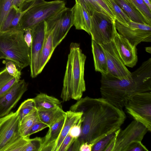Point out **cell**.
I'll list each match as a JSON object with an SVG mask.
<instances>
[{"mask_svg":"<svg viewBox=\"0 0 151 151\" xmlns=\"http://www.w3.org/2000/svg\"><path fill=\"white\" fill-rule=\"evenodd\" d=\"M70 110L83 113L81 134L69 149L78 151L80 145L87 142L93 146L99 141L119 129L126 116L123 109L104 99L86 96L81 98Z\"/></svg>","mask_w":151,"mask_h":151,"instance_id":"6da1fadb","label":"cell"},{"mask_svg":"<svg viewBox=\"0 0 151 151\" xmlns=\"http://www.w3.org/2000/svg\"><path fill=\"white\" fill-rule=\"evenodd\" d=\"M101 74V98L122 109L134 94L151 90V58L131 73L130 79L120 80L108 75Z\"/></svg>","mask_w":151,"mask_h":151,"instance_id":"7a4b0ae2","label":"cell"},{"mask_svg":"<svg viewBox=\"0 0 151 151\" xmlns=\"http://www.w3.org/2000/svg\"><path fill=\"white\" fill-rule=\"evenodd\" d=\"M86 58L79 44L71 43L60 95L63 101L71 99L78 101L85 91L84 73Z\"/></svg>","mask_w":151,"mask_h":151,"instance_id":"3957f363","label":"cell"},{"mask_svg":"<svg viewBox=\"0 0 151 151\" xmlns=\"http://www.w3.org/2000/svg\"><path fill=\"white\" fill-rule=\"evenodd\" d=\"M20 29L0 31V50L21 70L29 65V48Z\"/></svg>","mask_w":151,"mask_h":151,"instance_id":"277c9868","label":"cell"},{"mask_svg":"<svg viewBox=\"0 0 151 151\" xmlns=\"http://www.w3.org/2000/svg\"><path fill=\"white\" fill-rule=\"evenodd\" d=\"M66 7L65 1L61 0L45 1L35 5L28 10L22 16L19 23L20 29L24 32L28 29H31Z\"/></svg>","mask_w":151,"mask_h":151,"instance_id":"5b68a950","label":"cell"},{"mask_svg":"<svg viewBox=\"0 0 151 151\" xmlns=\"http://www.w3.org/2000/svg\"><path fill=\"white\" fill-rule=\"evenodd\" d=\"M127 112L134 120L151 131V90L136 93L125 105Z\"/></svg>","mask_w":151,"mask_h":151,"instance_id":"8992f818","label":"cell"},{"mask_svg":"<svg viewBox=\"0 0 151 151\" xmlns=\"http://www.w3.org/2000/svg\"><path fill=\"white\" fill-rule=\"evenodd\" d=\"M90 35L92 40L101 45L111 41L117 31L115 19L101 12L95 11L91 16Z\"/></svg>","mask_w":151,"mask_h":151,"instance_id":"52a82bcc","label":"cell"},{"mask_svg":"<svg viewBox=\"0 0 151 151\" xmlns=\"http://www.w3.org/2000/svg\"><path fill=\"white\" fill-rule=\"evenodd\" d=\"M45 22L46 31L52 32L55 49L73 26L71 8L66 7Z\"/></svg>","mask_w":151,"mask_h":151,"instance_id":"ba28073f","label":"cell"},{"mask_svg":"<svg viewBox=\"0 0 151 151\" xmlns=\"http://www.w3.org/2000/svg\"><path fill=\"white\" fill-rule=\"evenodd\" d=\"M115 26L118 32L136 46L142 42H151V26L131 21L129 24L115 19Z\"/></svg>","mask_w":151,"mask_h":151,"instance_id":"9c48e42d","label":"cell"},{"mask_svg":"<svg viewBox=\"0 0 151 151\" xmlns=\"http://www.w3.org/2000/svg\"><path fill=\"white\" fill-rule=\"evenodd\" d=\"M104 53L108 75L120 80L131 78V73L124 65L112 41L100 45Z\"/></svg>","mask_w":151,"mask_h":151,"instance_id":"30bf717a","label":"cell"},{"mask_svg":"<svg viewBox=\"0 0 151 151\" xmlns=\"http://www.w3.org/2000/svg\"><path fill=\"white\" fill-rule=\"evenodd\" d=\"M20 120L17 112H11L2 117L0 122V151L5 149L21 136Z\"/></svg>","mask_w":151,"mask_h":151,"instance_id":"8fae6325","label":"cell"},{"mask_svg":"<svg viewBox=\"0 0 151 151\" xmlns=\"http://www.w3.org/2000/svg\"><path fill=\"white\" fill-rule=\"evenodd\" d=\"M32 40L29 48L30 76L35 78L38 75V65L46 35L45 22H42L31 29Z\"/></svg>","mask_w":151,"mask_h":151,"instance_id":"7c38bea8","label":"cell"},{"mask_svg":"<svg viewBox=\"0 0 151 151\" xmlns=\"http://www.w3.org/2000/svg\"><path fill=\"white\" fill-rule=\"evenodd\" d=\"M148 131L145 125L134 120L124 129L120 130L117 136L113 151H123L132 142L142 141Z\"/></svg>","mask_w":151,"mask_h":151,"instance_id":"4fadbf2b","label":"cell"},{"mask_svg":"<svg viewBox=\"0 0 151 151\" xmlns=\"http://www.w3.org/2000/svg\"><path fill=\"white\" fill-rule=\"evenodd\" d=\"M28 86L24 79L20 80L0 97V118L9 114L27 91Z\"/></svg>","mask_w":151,"mask_h":151,"instance_id":"5bb4252c","label":"cell"},{"mask_svg":"<svg viewBox=\"0 0 151 151\" xmlns=\"http://www.w3.org/2000/svg\"><path fill=\"white\" fill-rule=\"evenodd\" d=\"M124 65L133 68L138 61L137 49L116 31L112 40Z\"/></svg>","mask_w":151,"mask_h":151,"instance_id":"9a60e30c","label":"cell"},{"mask_svg":"<svg viewBox=\"0 0 151 151\" xmlns=\"http://www.w3.org/2000/svg\"><path fill=\"white\" fill-rule=\"evenodd\" d=\"M73 23L77 29L83 30L91 34V16L87 11L80 4L76 3L71 8Z\"/></svg>","mask_w":151,"mask_h":151,"instance_id":"2e32d148","label":"cell"},{"mask_svg":"<svg viewBox=\"0 0 151 151\" xmlns=\"http://www.w3.org/2000/svg\"><path fill=\"white\" fill-rule=\"evenodd\" d=\"M65 116L49 127L42 142L40 151H52L63 125Z\"/></svg>","mask_w":151,"mask_h":151,"instance_id":"e0dca14e","label":"cell"},{"mask_svg":"<svg viewBox=\"0 0 151 151\" xmlns=\"http://www.w3.org/2000/svg\"><path fill=\"white\" fill-rule=\"evenodd\" d=\"M82 114V112H76L70 110L65 112L63 125L52 151H58L59 147L68 134L71 128L81 118Z\"/></svg>","mask_w":151,"mask_h":151,"instance_id":"ac0fdd59","label":"cell"},{"mask_svg":"<svg viewBox=\"0 0 151 151\" xmlns=\"http://www.w3.org/2000/svg\"><path fill=\"white\" fill-rule=\"evenodd\" d=\"M52 32L46 31L38 65V74L40 73L51 58L54 50Z\"/></svg>","mask_w":151,"mask_h":151,"instance_id":"d6986e66","label":"cell"},{"mask_svg":"<svg viewBox=\"0 0 151 151\" xmlns=\"http://www.w3.org/2000/svg\"><path fill=\"white\" fill-rule=\"evenodd\" d=\"M91 48L95 70L101 74H108L106 59L100 45L92 40Z\"/></svg>","mask_w":151,"mask_h":151,"instance_id":"ffe728a7","label":"cell"},{"mask_svg":"<svg viewBox=\"0 0 151 151\" xmlns=\"http://www.w3.org/2000/svg\"><path fill=\"white\" fill-rule=\"evenodd\" d=\"M128 16L130 19L136 22L151 25L129 0H114Z\"/></svg>","mask_w":151,"mask_h":151,"instance_id":"44dd1931","label":"cell"},{"mask_svg":"<svg viewBox=\"0 0 151 151\" xmlns=\"http://www.w3.org/2000/svg\"><path fill=\"white\" fill-rule=\"evenodd\" d=\"M37 110L54 109L62 107L61 101L57 98L41 93L33 98Z\"/></svg>","mask_w":151,"mask_h":151,"instance_id":"7402d4cb","label":"cell"},{"mask_svg":"<svg viewBox=\"0 0 151 151\" xmlns=\"http://www.w3.org/2000/svg\"><path fill=\"white\" fill-rule=\"evenodd\" d=\"M37 111L40 120L47 125L48 127L64 116L65 114L62 107Z\"/></svg>","mask_w":151,"mask_h":151,"instance_id":"603a6c76","label":"cell"},{"mask_svg":"<svg viewBox=\"0 0 151 151\" xmlns=\"http://www.w3.org/2000/svg\"><path fill=\"white\" fill-rule=\"evenodd\" d=\"M18 80L10 75L6 68L0 71V97L6 93Z\"/></svg>","mask_w":151,"mask_h":151,"instance_id":"cb8c5ba5","label":"cell"},{"mask_svg":"<svg viewBox=\"0 0 151 151\" xmlns=\"http://www.w3.org/2000/svg\"><path fill=\"white\" fill-rule=\"evenodd\" d=\"M40 120L37 111L35 109L25 116L20 121L19 132L22 137H24L27 131L37 121Z\"/></svg>","mask_w":151,"mask_h":151,"instance_id":"d4e9b609","label":"cell"},{"mask_svg":"<svg viewBox=\"0 0 151 151\" xmlns=\"http://www.w3.org/2000/svg\"><path fill=\"white\" fill-rule=\"evenodd\" d=\"M75 0L76 3L82 6L87 11L91 16L95 11L101 12L108 16L107 13L94 0Z\"/></svg>","mask_w":151,"mask_h":151,"instance_id":"484cf974","label":"cell"},{"mask_svg":"<svg viewBox=\"0 0 151 151\" xmlns=\"http://www.w3.org/2000/svg\"><path fill=\"white\" fill-rule=\"evenodd\" d=\"M35 109H36L34 99H29L21 104L16 112L20 121L25 116Z\"/></svg>","mask_w":151,"mask_h":151,"instance_id":"4316f807","label":"cell"},{"mask_svg":"<svg viewBox=\"0 0 151 151\" xmlns=\"http://www.w3.org/2000/svg\"><path fill=\"white\" fill-rule=\"evenodd\" d=\"M29 139V136H21L7 147L4 151H24Z\"/></svg>","mask_w":151,"mask_h":151,"instance_id":"83f0119b","label":"cell"},{"mask_svg":"<svg viewBox=\"0 0 151 151\" xmlns=\"http://www.w3.org/2000/svg\"><path fill=\"white\" fill-rule=\"evenodd\" d=\"M143 16L151 23V13L143 0H129Z\"/></svg>","mask_w":151,"mask_h":151,"instance_id":"f1b7e54d","label":"cell"},{"mask_svg":"<svg viewBox=\"0 0 151 151\" xmlns=\"http://www.w3.org/2000/svg\"><path fill=\"white\" fill-rule=\"evenodd\" d=\"M13 0H0V29L12 6Z\"/></svg>","mask_w":151,"mask_h":151,"instance_id":"f546056e","label":"cell"},{"mask_svg":"<svg viewBox=\"0 0 151 151\" xmlns=\"http://www.w3.org/2000/svg\"><path fill=\"white\" fill-rule=\"evenodd\" d=\"M116 131L103 138L92 147V151H104L110 140L116 134Z\"/></svg>","mask_w":151,"mask_h":151,"instance_id":"4dcf8cb0","label":"cell"},{"mask_svg":"<svg viewBox=\"0 0 151 151\" xmlns=\"http://www.w3.org/2000/svg\"><path fill=\"white\" fill-rule=\"evenodd\" d=\"M18 9V8L12 6V7L10 11L1 27L0 31H5L9 30L11 23Z\"/></svg>","mask_w":151,"mask_h":151,"instance_id":"1f68e13d","label":"cell"},{"mask_svg":"<svg viewBox=\"0 0 151 151\" xmlns=\"http://www.w3.org/2000/svg\"><path fill=\"white\" fill-rule=\"evenodd\" d=\"M16 66L12 61L9 60L6 63L5 68L10 75L20 80L21 75V70H18Z\"/></svg>","mask_w":151,"mask_h":151,"instance_id":"d6a6232c","label":"cell"},{"mask_svg":"<svg viewBox=\"0 0 151 151\" xmlns=\"http://www.w3.org/2000/svg\"><path fill=\"white\" fill-rule=\"evenodd\" d=\"M48 127L47 125L40 120L36 122L26 133L24 137H29L32 134Z\"/></svg>","mask_w":151,"mask_h":151,"instance_id":"836d02e7","label":"cell"},{"mask_svg":"<svg viewBox=\"0 0 151 151\" xmlns=\"http://www.w3.org/2000/svg\"><path fill=\"white\" fill-rule=\"evenodd\" d=\"M146 147L141 141H136L132 142L123 151H148Z\"/></svg>","mask_w":151,"mask_h":151,"instance_id":"e575fe53","label":"cell"},{"mask_svg":"<svg viewBox=\"0 0 151 151\" xmlns=\"http://www.w3.org/2000/svg\"><path fill=\"white\" fill-rule=\"evenodd\" d=\"M76 139L72 137L68 133L59 147L58 151H68Z\"/></svg>","mask_w":151,"mask_h":151,"instance_id":"d590c367","label":"cell"},{"mask_svg":"<svg viewBox=\"0 0 151 151\" xmlns=\"http://www.w3.org/2000/svg\"><path fill=\"white\" fill-rule=\"evenodd\" d=\"M82 119L81 118L71 128L68 134L72 137L77 139L80 136L81 129Z\"/></svg>","mask_w":151,"mask_h":151,"instance_id":"8d00e7d4","label":"cell"},{"mask_svg":"<svg viewBox=\"0 0 151 151\" xmlns=\"http://www.w3.org/2000/svg\"><path fill=\"white\" fill-rule=\"evenodd\" d=\"M25 13L24 12H21L18 9L11 23L8 30L20 29L19 23L21 18Z\"/></svg>","mask_w":151,"mask_h":151,"instance_id":"74e56055","label":"cell"},{"mask_svg":"<svg viewBox=\"0 0 151 151\" xmlns=\"http://www.w3.org/2000/svg\"><path fill=\"white\" fill-rule=\"evenodd\" d=\"M107 13L108 16L112 19H115L111 11L102 0H94Z\"/></svg>","mask_w":151,"mask_h":151,"instance_id":"f35d334b","label":"cell"},{"mask_svg":"<svg viewBox=\"0 0 151 151\" xmlns=\"http://www.w3.org/2000/svg\"><path fill=\"white\" fill-rule=\"evenodd\" d=\"M121 130V128L117 130L116 134L110 140L104 151H113L115 146L117 136Z\"/></svg>","mask_w":151,"mask_h":151,"instance_id":"ab89813d","label":"cell"},{"mask_svg":"<svg viewBox=\"0 0 151 151\" xmlns=\"http://www.w3.org/2000/svg\"><path fill=\"white\" fill-rule=\"evenodd\" d=\"M24 37L25 41L29 48L32 40L31 31L30 29H28L24 31Z\"/></svg>","mask_w":151,"mask_h":151,"instance_id":"60d3db41","label":"cell"},{"mask_svg":"<svg viewBox=\"0 0 151 151\" xmlns=\"http://www.w3.org/2000/svg\"><path fill=\"white\" fill-rule=\"evenodd\" d=\"M93 146L91 143L85 142L82 143L80 146L79 151H91Z\"/></svg>","mask_w":151,"mask_h":151,"instance_id":"b9f144b4","label":"cell"},{"mask_svg":"<svg viewBox=\"0 0 151 151\" xmlns=\"http://www.w3.org/2000/svg\"><path fill=\"white\" fill-rule=\"evenodd\" d=\"M24 1L25 0H13L12 6L19 8Z\"/></svg>","mask_w":151,"mask_h":151,"instance_id":"7bdbcfd3","label":"cell"},{"mask_svg":"<svg viewBox=\"0 0 151 151\" xmlns=\"http://www.w3.org/2000/svg\"><path fill=\"white\" fill-rule=\"evenodd\" d=\"M143 1L148 7L150 10L151 11V5L150 1L149 0H143Z\"/></svg>","mask_w":151,"mask_h":151,"instance_id":"ee69618b","label":"cell"},{"mask_svg":"<svg viewBox=\"0 0 151 151\" xmlns=\"http://www.w3.org/2000/svg\"><path fill=\"white\" fill-rule=\"evenodd\" d=\"M6 57L4 53L0 50V59H6Z\"/></svg>","mask_w":151,"mask_h":151,"instance_id":"f6af8a7d","label":"cell"},{"mask_svg":"<svg viewBox=\"0 0 151 151\" xmlns=\"http://www.w3.org/2000/svg\"><path fill=\"white\" fill-rule=\"evenodd\" d=\"M146 51L150 54L151 53V47H145Z\"/></svg>","mask_w":151,"mask_h":151,"instance_id":"bcb514c9","label":"cell"},{"mask_svg":"<svg viewBox=\"0 0 151 151\" xmlns=\"http://www.w3.org/2000/svg\"><path fill=\"white\" fill-rule=\"evenodd\" d=\"M2 118H0V122H1V120H2Z\"/></svg>","mask_w":151,"mask_h":151,"instance_id":"7dc6e473","label":"cell"},{"mask_svg":"<svg viewBox=\"0 0 151 151\" xmlns=\"http://www.w3.org/2000/svg\"><path fill=\"white\" fill-rule=\"evenodd\" d=\"M30 0H25V1H29Z\"/></svg>","mask_w":151,"mask_h":151,"instance_id":"c3c4849f","label":"cell"},{"mask_svg":"<svg viewBox=\"0 0 151 151\" xmlns=\"http://www.w3.org/2000/svg\"><path fill=\"white\" fill-rule=\"evenodd\" d=\"M150 1H151V0H149Z\"/></svg>","mask_w":151,"mask_h":151,"instance_id":"681fc988","label":"cell"}]
</instances>
